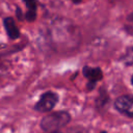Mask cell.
Segmentation results:
<instances>
[{"label": "cell", "mask_w": 133, "mask_h": 133, "mask_svg": "<svg viewBox=\"0 0 133 133\" xmlns=\"http://www.w3.org/2000/svg\"><path fill=\"white\" fill-rule=\"evenodd\" d=\"M47 45L55 52L71 53L81 42V32L77 24L64 17L54 18L47 24L44 32Z\"/></svg>", "instance_id": "1"}, {"label": "cell", "mask_w": 133, "mask_h": 133, "mask_svg": "<svg viewBox=\"0 0 133 133\" xmlns=\"http://www.w3.org/2000/svg\"><path fill=\"white\" fill-rule=\"evenodd\" d=\"M71 122V114L64 110H58L46 114L41 121V128L45 133L59 131Z\"/></svg>", "instance_id": "2"}, {"label": "cell", "mask_w": 133, "mask_h": 133, "mask_svg": "<svg viewBox=\"0 0 133 133\" xmlns=\"http://www.w3.org/2000/svg\"><path fill=\"white\" fill-rule=\"evenodd\" d=\"M59 100L58 95L55 91L48 90L41 95L38 101L34 105V110L38 112H50L57 104Z\"/></svg>", "instance_id": "3"}, {"label": "cell", "mask_w": 133, "mask_h": 133, "mask_svg": "<svg viewBox=\"0 0 133 133\" xmlns=\"http://www.w3.org/2000/svg\"><path fill=\"white\" fill-rule=\"evenodd\" d=\"M114 108L122 114L133 118V96L123 95L117 97L113 102Z\"/></svg>", "instance_id": "4"}, {"label": "cell", "mask_w": 133, "mask_h": 133, "mask_svg": "<svg viewBox=\"0 0 133 133\" xmlns=\"http://www.w3.org/2000/svg\"><path fill=\"white\" fill-rule=\"evenodd\" d=\"M82 74L87 79V90H92L96 87V84L103 79V72L100 68L90 66V65H84L82 68Z\"/></svg>", "instance_id": "5"}, {"label": "cell", "mask_w": 133, "mask_h": 133, "mask_svg": "<svg viewBox=\"0 0 133 133\" xmlns=\"http://www.w3.org/2000/svg\"><path fill=\"white\" fill-rule=\"evenodd\" d=\"M3 27L5 29V32L7 34V36L10 39H17L20 37V29L17 26L14 18L11 17H5L3 19Z\"/></svg>", "instance_id": "6"}, {"label": "cell", "mask_w": 133, "mask_h": 133, "mask_svg": "<svg viewBox=\"0 0 133 133\" xmlns=\"http://www.w3.org/2000/svg\"><path fill=\"white\" fill-rule=\"evenodd\" d=\"M26 5L27 11L24 15V19L33 22L36 19V11H37V0H23Z\"/></svg>", "instance_id": "7"}, {"label": "cell", "mask_w": 133, "mask_h": 133, "mask_svg": "<svg viewBox=\"0 0 133 133\" xmlns=\"http://www.w3.org/2000/svg\"><path fill=\"white\" fill-rule=\"evenodd\" d=\"M121 61L126 65L133 64V47H130L127 49L125 54L121 57Z\"/></svg>", "instance_id": "8"}, {"label": "cell", "mask_w": 133, "mask_h": 133, "mask_svg": "<svg viewBox=\"0 0 133 133\" xmlns=\"http://www.w3.org/2000/svg\"><path fill=\"white\" fill-rule=\"evenodd\" d=\"M108 102V96H107V94L104 91H101V94H100V96L98 97V99L96 100V105H97V107L98 108H100V107H103L104 105H106V103Z\"/></svg>", "instance_id": "9"}, {"label": "cell", "mask_w": 133, "mask_h": 133, "mask_svg": "<svg viewBox=\"0 0 133 133\" xmlns=\"http://www.w3.org/2000/svg\"><path fill=\"white\" fill-rule=\"evenodd\" d=\"M127 20H128L129 23H127V24L125 25V29H126V31L128 32V34L133 35V14L129 15L128 18H127Z\"/></svg>", "instance_id": "10"}, {"label": "cell", "mask_w": 133, "mask_h": 133, "mask_svg": "<svg viewBox=\"0 0 133 133\" xmlns=\"http://www.w3.org/2000/svg\"><path fill=\"white\" fill-rule=\"evenodd\" d=\"M8 64L5 61H0V79L5 76V74L8 72Z\"/></svg>", "instance_id": "11"}, {"label": "cell", "mask_w": 133, "mask_h": 133, "mask_svg": "<svg viewBox=\"0 0 133 133\" xmlns=\"http://www.w3.org/2000/svg\"><path fill=\"white\" fill-rule=\"evenodd\" d=\"M70 133H87V132L84 131V130H82V129H74Z\"/></svg>", "instance_id": "12"}, {"label": "cell", "mask_w": 133, "mask_h": 133, "mask_svg": "<svg viewBox=\"0 0 133 133\" xmlns=\"http://www.w3.org/2000/svg\"><path fill=\"white\" fill-rule=\"evenodd\" d=\"M69 1H71V2L74 3V4H79V3L82 2V0H69Z\"/></svg>", "instance_id": "13"}, {"label": "cell", "mask_w": 133, "mask_h": 133, "mask_svg": "<svg viewBox=\"0 0 133 133\" xmlns=\"http://www.w3.org/2000/svg\"><path fill=\"white\" fill-rule=\"evenodd\" d=\"M48 133H62L60 131H54V132H48Z\"/></svg>", "instance_id": "14"}, {"label": "cell", "mask_w": 133, "mask_h": 133, "mask_svg": "<svg viewBox=\"0 0 133 133\" xmlns=\"http://www.w3.org/2000/svg\"><path fill=\"white\" fill-rule=\"evenodd\" d=\"M131 83H132V85H133V75H132V77H131Z\"/></svg>", "instance_id": "15"}, {"label": "cell", "mask_w": 133, "mask_h": 133, "mask_svg": "<svg viewBox=\"0 0 133 133\" xmlns=\"http://www.w3.org/2000/svg\"><path fill=\"white\" fill-rule=\"evenodd\" d=\"M100 133H108V132H106V131H101Z\"/></svg>", "instance_id": "16"}]
</instances>
